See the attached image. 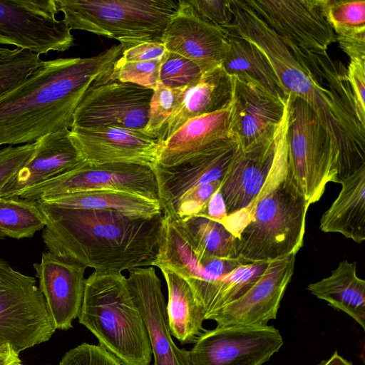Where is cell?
Returning <instances> with one entry per match:
<instances>
[{"instance_id": "cell-37", "label": "cell", "mask_w": 365, "mask_h": 365, "mask_svg": "<svg viewBox=\"0 0 365 365\" xmlns=\"http://www.w3.org/2000/svg\"><path fill=\"white\" fill-rule=\"evenodd\" d=\"M162 61L127 62L119 58L113 66L108 81L131 83L155 91L159 85Z\"/></svg>"}, {"instance_id": "cell-26", "label": "cell", "mask_w": 365, "mask_h": 365, "mask_svg": "<svg viewBox=\"0 0 365 365\" xmlns=\"http://www.w3.org/2000/svg\"><path fill=\"white\" fill-rule=\"evenodd\" d=\"M307 289L365 329V281L356 274V262L341 261L329 277L309 284Z\"/></svg>"}, {"instance_id": "cell-31", "label": "cell", "mask_w": 365, "mask_h": 365, "mask_svg": "<svg viewBox=\"0 0 365 365\" xmlns=\"http://www.w3.org/2000/svg\"><path fill=\"white\" fill-rule=\"evenodd\" d=\"M269 262L239 264L207 285L196 297L205 312V319L236 299L260 277Z\"/></svg>"}, {"instance_id": "cell-8", "label": "cell", "mask_w": 365, "mask_h": 365, "mask_svg": "<svg viewBox=\"0 0 365 365\" xmlns=\"http://www.w3.org/2000/svg\"><path fill=\"white\" fill-rule=\"evenodd\" d=\"M287 143L292 180L309 205L314 204L331 180L334 153L314 111L301 98L290 94Z\"/></svg>"}, {"instance_id": "cell-41", "label": "cell", "mask_w": 365, "mask_h": 365, "mask_svg": "<svg viewBox=\"0 0 365 365\" xmlns=\"http://www.w3.org/2000/svg\"><path fill=\"white\" fill-rule=\"evenodd\" d=\"M346 75L353 95L356 117L365 127V59L350 60L346 68Z\"/></svg>"}, {"instance_id": "cell-21", "label": "cell", "mask_w": 365, "mask_h": 365, "mask_svg": "<svg viewBox=\"0 0 365 365\" xmlns=\"http://www.w3.org/2000/svg\"><path fill=\"white\" fill-rule=\"evenodd\" d=\"M162 42L168 51L192 61L204 73L220 64L227 33L199 17L187 1L179 0L178 9L167 25Z\"/></svg>"}, {"instance_id": "cell-6", "label": "cell", "mask_w": 365, "mask_h": 365, "mask_svg": "<svg viewBox=\"0 0 365 365\" xmlns=\"http://www.w3.org/2000/svg\"><path fill=\"white\" fill-rule=\"evenodd\" d=\"M71 30L115 38L123 50L162 42L179 0H55Z\"/></svg>"}, {"instance_id": "cell-11", "label": "cell", "mask_w": 365, "mask_h": 365, "mask_svg": "<svg viewBox=\"0 0 365 365\" xmlns=\"http://www.w3.org/2000/svg\"><path fill=\"white\" fill-rule=\"evenodd\" d=\"M283 343L272 326L217 327L200 335L187 356L190 365H262Z\"/></svg>"}, {"instance_id": "cell-32", "label": "cell", "mask_w": 365, "mask_h": 365, "mask_svg": "<svg viewBox=\"0 0 365 365\" xmlns=\"http://www.w3.org/2000/svg\"><path fill=\"white\" fill-rule=\"evenodd\" d=\"M45 227L37 201L20 197H0V232L19 240L32 237Z\"/></svg>"}, {"instance_id": "cell-24", "label": "cell", "mask_w": 365, "mask_h": 365, "mask_svg": "<svg viewBox=\"0 0 365 365\" xmlns=\"http://www.w3.org/2000/svg\"><path fill=\"white\" fill-rule=\"evenodd\" d=\"M233 80L221 64L202 73L187 88L182 103L158 134L162 144L187 120L227 108L232 101Z\"/></svg>"}, {"instance_id": "cell-16", "label": "cell", "mask_w": 365, "mask_h": 365, "mask_svg": "<svg viewBox=\"0 0 365 365\" xmlns=\"http://www.w3.org/2000/svg\"><path fill=\"white\" fill-rule=\"evenodd\" d=\"M71 138L86 163L133 164L153 168L161 148L159 140L136 130L102 127L71 128Z\"/></svg>"}, {"instance_id": "cell-14", "label": "cell", "mask_w": 365, "mask_h": 365, "mask_svg": "<svg viewBox=\"0 0 365 365\" xmlns=\"http://www.w3.org/2000/svg\"><path fill=\"white\" fill-rule=\"evenodd\" d=\"M241 150L233 137L171 166L155 164L154 173L162 214L173 216L180 199L199 185L222 180Z\"/></svg>"}, {"instance_id": "cell-15", "label": "cell", "mask_w": 365, "mask_h": 365, "mask_svg": "<svg viewBox=\"0 0 365 365\" xmlns=\"http://www.w3.org/2000/svg\"><path fill=\"white\" fill-rule=\"evenodd\" d=\"M296 255L270 261L260 277L243 294L208 319L217 327L267 326L275 319L281 300L294 270Z\"/></svg>"}, {"instance_id": "cell-34", "label": "cell", "mask_w": 365, "mask_h": 365, "mask_svg": "<svg viewBox=\"0 0 365 365\" xmlns=\"http://www.w3.org/2000/svg\"><path fill=\"white\" fill-rule=\"evenodd\" d=\"M325 15L336 35L365 31L364 0H326Z\"/></svg>"}, {"instance_id": "cell-33", "label": "cell", "mask_w": 365, "mask_h": 365, "mask_svg": "<svg viewBox=\"0 0 365 365\" xmlns=\"http://www.w3.org/2000/svg\"><path fill=\"white\" fill-rule=\"evenodd\" d=\"M43 63L40 56L0 46V96L19 86Z\"/></svg>"}, {"instance_id": "cell-44", "label": "cell", "mask_w": 365, "mask_h": 365, "mask_svg": "<svg viewBox=\"0 0 365 365\" xmlns=\"http://www.w3.org/2000/svg\"><path fill=\"white\" fill-rule=\"evenodd\" d=\"M197 215L206 216L221 223L224 222L226 218V212L219 190L211 197L205 207Z\"/></svg>"}, {"instance_id": "cell-27", "label": "cell", "mask_w": 365, "mask_h": 365, "mask_svg": "<svg viewBox=\"0 0 365 365\" xmlns=\"http://www.w3.org/2000/svg\"><path fill=\"white\" fill-rule=\"evenodd\" d=\"M159 269L168 287L166 311L170 334L182 344L195 342L205 331V309L183 277L167 267Z\"/></svg>"}, {"instance_id": "cell-9", "label": "cell", "mask_w": 365, "mask_h": 365, "mask_svg": "<svg viewBox=\"0 0 365 365\" xmlns=\"http://www.w3.org/2000/svg\"><path fill=\"white\" fill-rule=\"evenodd\" d=\"M96 190L125 192L158 201L152 168L120 163L93 165L86 162L26 189L18 197L38 201L68 193Z\"/></svg>"}, {"instance_id": "cell-36", "label": "cell", "mask_w": 365, "mask_h": 365, "mask_svg": "<svg viewBox=\"0 0 365 365\" xmlns=\"http://www.w3.org/2000/svg\"><path fill=\"white\" fill-rule=\"evenodd\" d=\"M202 75L192 61L167 51L159 70V85L169 88H185L197 83Z\"/></svg>"}, {"instance_id": "cell-10", "label": "cell", "mask_w": 365, "mask_h": 365, "mask_svg": "<svg viewBox=\"0 0 365 365\" xmlns=\"http://www.w3.org/2000/svg\"><path fill=\"white\" fill-rule=\"evenodd\" d=\"M58 13L55 0H0V44L39 56L69 49L74 37Z\"/></svg>"}, {"instance_id": "cell-28", "label": "cell", "mask_w": 365, "mask_h": 365, "mask_svg": "<svg viewBox=\"0 0 365 365\" xmlns=\"http://www.w3.org/2000/svg\"><path fill=\"white\" fill-rule=\"evenodd\" d=\"M220 64L230 76L247 78L282 101H285L289 96L264 54L238 36L227 33V44Z\"/></svg>"}, {"instance_id": "cell-45", "label": "cell", "mask_w": 365, "mask_h": 365, "mask_svg": "<svg viewBox=\"0 0 365 365\" xmlns=\"http://www.w3.org/2000/svg\"><path fill=\"white\" fill-rule=\"evenodd\" d=\"M17 354L9 345L0 348V365H11L21 361Z\"/></svg>"}, {"instance_id": "cell-30", "label": "cell", "mask_w": 365, "mask_h": 365, "mask_svg": "<svg viewBox=\"0 0 365 365\" xmlns=\"http://www.w3.org/2000/svg\"><path fill=\"white\" fill-rule=\"evenodd\" d=\"M180 222L199 258L235 260V237L223 224L200 215L180 218Z\"/></svg>"}, {"instance_id": "cell-19", "label": "cell", "mask_w": 365, "mask_h": 365, "mask_svg": "<svg viewBox=\"0 0 365 365\" xmlns=\"http://www.w3.org/2000/svg\"><path fill=\"white\" fill-rule=\"evenodd\" d=\"M233 80L232 134L242 150L272 138L282 120L287 105L252 81Z\"/></svg>"}, {"instance_id": "cell-4", "label": "cell", "mask_w": 365, "mask_h": 365, "mask_svg": "<svg viewBox=\"0 0 365 365\" xmlns=\"http://www.w3.org/2000/svg\"><path fill=\"white\" fill-rule=\"evenodd\" d=\"M289 99L275 132V150L267 180L237 224L235 260L240 264L297 255L303 246L309 205L289 174L287 132Z\"/></svg>"}, {"instance_id": "cell-46", "label": "cell", "mask_w": 365, "mask_h": 365, "mask_svg": "<svg viewBox=\"0 0 365 365\" xmlns=\"http://www.w3.org/2000/svg\"><path fill=\"white\" fill-rule=\"evenodd\" d=\"M318 365H353L352 363L340 356L336 351L332 356L321 361Z\"/></svg>"}, {"instance_id": "cell-23", "label": "cell", "mask_w": 365, "mask_h": 365, "mask_svg": "<svg viewBox=\"0 0 365 365\" xmlns=\"http://www.w3.org/2000/svg\"><path fill=\"white\" fill-rule=\"evenodd\" d=\"M233 106L187 120L161 144L157 164L171 166L233 138Z\"/></svg>"}, {"instance_id": "cell-12", "label": "cell", "mask_w": 365, "mask_h": 365, "mask_svg": "<svg viewBox=\"0 0 365 365\" xmlns=\"http://www.w3.org/2000/svg\"><path fill=\"white\" fill-rule=\"evenodd\" d=\"M153 92L118 81L95 85L76 108L71 128L115 127L144 131Z\"/></svg>"}, {"instance_id": "cell-1", "label": "cell", "mask_w": 365, "mask_h": 365, "mask_svg": "<svg viewBox=\"0 0 365 365\" xmlns=\"http://www.w3.org/2000/svg\"><path fill=\"white\" fill-rule=\"evenodd\" d=\"M123 51L118 44L91 57L43 61L0 96V146L32 143L71 130L78 105L91 87L108 81Z\"/></svg>"}, {"instance_id": "cell-25", "label": "cell", "mask_w": 365, "mask_h": 365, "mask_svg": "<svg viewBox=\"0 0 365 365\" xmlns=\"http://www.w3.org/2000/svg\"><path fill=\"white\" fill-rule=\"evenodd\" d=\"M339 183L341 189L322 215L319 228L361 243L365 240V165Z\"/></svg>"}, {"instance_id": "cell-20", "label": "cell", "mask_w": 365, "mask_h": 365, "mask_svg": "<svg viewBox=\"0 0 365 365\" xmlns=\"http://www.w3.org/2000/svg\"><path fill=\"white\" fill-rule=\"evenodd\" d=\"M33 267L56 329H71L81 307L86 267L48 251L43 252L41 261Z\"/></svg>"}, {"instance_id": "cell-17", "label": "cell", "mask_w": 365, "mask_h": 365, "mask_svg": "<svg viewBox=\"0 0 365 365\" xmlns=\"http://www.w3.org/2000/svg\"><path fill=\"white\" fill-rule=\"evenodd\" d=\"M126 279L145 325L154 365H190L187 350L180 349L173 340L161 280L154 267L132 269Z\"/></svg>"}, {"instance_id": "cell-35", "label": "cell", "mask_w": 365, "mask_h": 365, "mask_svg": "<svg viewBox=\"0 0 365 365\" xmlns=\"http://www.w3.org/2000/svg\"><path fill=\"white\" fill-rule=\"evenodd\" d=\"M187 88H169L158 85L150 100L149 118L145 133L157 138L180 107Z\"/></svg>"}, {"instance_id": "cell-7", "label": "cell", "mask_w": 365, "mask_h": 365, "mask_svg": "<svg viewBox=\"0 0 365 365\" xmlns=\"http://www.w3.org/2000/svg\"><path fill=\"white\" fill-rule=\"evenodd\" d=\"M56 329L36 279L0 257V348L17 354L48 341Z\"/></svg>"}, {"instance_id": "cell-22", "label": "cell", "mask_w": 365, "mask_h": 365, "mask_svg": "<svg viewBox=\"0 0 365 365\" xmlns=\"http://www.w3.org/2000/svg\"><path fill=\"white\" fill-rule=\"evenodd\" d=\"M36 142L31 158L2 188L1 197H18L26 189L85 162L71 138L70 129L45 135Z\"/></svg>"}, {"instance_id": "cell-18", "label": "cell", "mask_w": 365, "mask_h": 365, "mask_svg": "<svg viewBox=\"0 0 365 365\" xmlns=\"http://www.w3.org/2000/svg\"><path fill=\"white\" fill-rule=\"evenodd\" d=\"M274 150L275 133L272 138L247 150L241 148L222 179L219 192L226 212L222 224L232 234L264 185L272 167Z\"/></svg>"}, {"instance_id": "cell-43", "label": "cell", "mask_w": 365, "mask_h": 365, "mask_svg": "<svg viewBox=\"0 0 365 365\" xmlns=\"http://www.w3.org/2000/svg\"><path fill=\"white\" fill-rule=\"evenodd\" d=\"M336 41L350 60L365 59V31L336 35Z\"/></svg>"}, {"instance_id": "cell-5", "label": "cell", "mask_w": 365, "mask_h": 365, "mask_svg": "<svg viewBox=\"0 0 365 365\" xmlns=\"http://www.w3.org/2000/svg\"><path fill=\"white\" fill-rule=\"evenodd\" d=\"M78 322L120 365H149L152 349L143 317L122 274L86 279Z\"/></svg>"}, {"instance_id": "cell-29", "label": "cell", "mask_w": 365, "mask_h": 365, "mask_svg": "<svg viewBox=\"0 0 365 365\" xmlns=\"http://www.w3.org/2000/svg\"><path fill=\"white\" fill-rule=\"evenodd\" d=\"M39 200L62 207L113 210L141 218H152L162 215L158 201L115 190L73 192Z\"/></svg>"}, {"instance_id": "cell-48", "label": "cell", "mask_w": 365, "mask_h": 365, "mask_svg": "<svg viewBox=\"0 0 365 365\" xmlns=\"http://www.w3.org/2000/svg\"><path fill=\"white\" fill-rule=\"evenodd\" d=\"M5 237L0 232V240L4 239Z\"/></svg>"}, {"instance_id": "cell-38", "label": "cell", "mask_w": 365, "mask_h": 365, "mask_svg": "<svg viewBox=\"0 0 365 365\" xmlns=\"http://www.w3.org/2000/svg\"><path fill=\"white\" fill-rule=\"evenodd\" d=\"M36 142L0 150V191L31 158Z\"/></svg>"}, {"instance_id": "cell-42", "label": "cell", "mask_w": 365, "mask_h": 365, "mask_svg": "<svg viewBox=\"0 0 365 365\" xmlns=\"http://www.w3.org/2000/svg\"><path fill=\"white\" fill-rule=\"evenodd\" d=\"M167 53L163 42H145L123 51L120 58L123 61H162Z\"/></svg>"}, {"instance_id": "cell-39", "label": "cell", "mask_w": 365, "mask_h": 365, "mask_svg": "<svg viewBox=\"0 0 365 365\" xmlns=\"http://www.w3.org/2000/svg\"><path fill=\"white\" fill-rule=\"evenodd\" d=\"M220 184L221 180H215L187 192L178 202L173 216L183 219L200 212L211 197L219 190Z\"/></svg>"}, {"instance_id": "cell-2", "label": "cell", "mask_w": 365, "mask_h": 365, "mask_svg": "<svg viewBox=\"0 0 365 365\" xmlns=\"http://www.w3.org/2000/svg\"><path fill=\"white\" fill-rule=\"evenodd\" d=\"M45 220L46 251L96 273L122 274L153 266L163 215L129 216L113 210L67 208L37 201Z\"/></svg>"}, {"instance_id": "cell-3", "label": "cell", "mask_w": 365, "mask_h": 365, "mask_svg": "<svg viewBox=\"0 0 365 365\" xmlns=\"http://www.w3.org/2000/svg\"><path fill=\"white\" fill-rule=\"evenodd\" d=\"M232 20L223 29L257 47L269 61L287 94L301 98L315 113L334 153L331 181L339 183L365 165V127L355 109L322 85L247 4L230 0Z\"/></svg>"}, {"instance_id": "cell-40", "label": "cell", "mask_w": 365, "mask_h": 365, "mask_svg": "<svg viewBox=\"0 0 365 365\" xmlns=\"http://www.w3.org/2000/svg\"><path fill=\"white\" fill-rule=\"evenodd\" d=\"M195 12L205 21L224 29L232 20L230 0L187 1Z\"/></svg>"}, {"instance_id": "cell-47", "label": "cell", "mask_w": 365, "mask_h": 365, "mask_svg": "<svg viewBox=\"0 0 365 365\" xmlns=\"http://www.w3.org/2000/svg\"><path fill=\"white\" fill-rule=\"evenodd\" d=\"M11 365H24L21 363V361H16L14 363H13Z\"/></svg>"}, {"instance_id": "cell-13", "label": "cell", "mask_w": 365, "mask_h": 365, "mask_svg": "<svg viewBox=\"0 0 365 365\" xmlns=\"http://www.w3.org/2000/svg\"><path fill=\"white\" fill-rule=\"evenodd\" d=\"M245 1L278 36L302 48L326 53L336 42L326 18V0Z\"/></svg>"}]
</instances>
